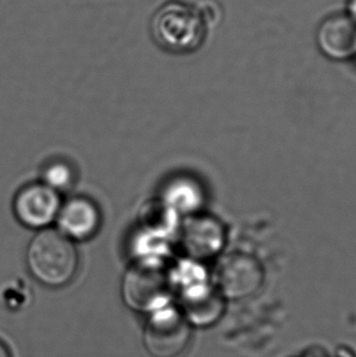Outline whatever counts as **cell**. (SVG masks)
<instances>
[{"label": "cell", "mask_w": 356, "mask_h": 357, "mask_svg": "<svg viewBox=\"0 0 356 357\" xmlns=\"http://www.w3.org/2000/svg\"><path fill=\"white\" fill-rule=\"evenodd\" d=\"M348 15L356 21V0H349L348 1Z\"/></svg>", "instance_id": "4fadbf2b"}, {"label": "cell", "mask_w": 356, "mask_h": 357, "mask_svg": "<svg viewBox=\"0 0 356 357\" xmlns=\"http://www.w3.org/2000/svg\"><path fill=\"white\" fill-rule=\"evenodd\" d=\"M0 357H11L9 349L6 348V345L1 342H0Z\"/></svg>", "instance_id": "5bb4252c"}, {"label": "cell", "mask_w": 356, "mask_h": 357, "mask_svg": "<svg viewBox=\"0 0 356 357\" xmlns=\"http://www.w3.org/2000/svg\"><path fill=\"white\" fill-rule=\"evenodd\" d=\"M58 229L71 241H88L94 237L101 225V210L87 197H73L61 204L59 210Z\"/></svg>", "instance_id": "52a82bcc"}, {"label": "cell", "mask_w": 356, "mask_h": 357, "mask_svg": "<svg viewBox=\"0 0 356 357\" xmlns=\"http://www.w3.org/2000/svg\"><path fill=\"white\" fill-rule=\"evenodd\" d=\"M27 266L31 275L49 288H61L75 278L78 252L71 239L59 229L44 228L29 243Z\"/></svg>", "instance_id": "7a4b0ae2"}, {"label": "cell", "mask_w": 356, "mask_h": 357, "mask_svg": "<svg viewBox=\"0 0 356 357\" xmlns=\"http://www.w3.org/2000/svg\"><path fill=\"white\" fill-rule=\"evenodd\" d=\"M194 189L192 182L188 179L171 181L163 193L164 203L175 211H191L199 202L198 192Z\"/></svg>", "instance_id": "8fae6325"}, {"label": "cell", "mask_w": 356, "mask_h": 357, "mask_svg": "<svg viewBox=\"0 0 356 357\" xmlns=\"http://www.w3.org/2000/svg\"><path fill=\"white\" fill-rule=\"evenodd\" d=\"M171 294V277L158 260L137 261L122 280V298L130 309L148 312L164 307Z\"/></svg>", "instance_id": "3957f363"}, {"label": "cell", "mask_w": 356, "mask_h": 357, "mask_svg": "<svg viewBox=\"0 0 356 357\" xmlns=\"http://www.w3.org/2000/svg\"><path fill=\"white\" fill-rule=\"evenodd\" d=\"M42 182L60 193L73 188L76 182V172L68 161L54 160L45 165L42 172Z\"/></svg>", "instance_id": "7c38bea8"}, {"label": "cell", "mask_w": 356, "mask_h": 357, "mask_svg": "<svg viewBox=\"0 0 356 357\" xmlns=\"http://www.w3.org/2000/svg\"><path fill=\"white\" fill-rule=\"evenodd\" d=\"M221 236V227L215 220L205 216H194L184 225L181 241L188 255L194 259H202L218 250Z\"/></svg>", "instance_id": "9c48e42d"}, {"label": "cell", "mask_w": 356, "mask_h": 357, "mask_svg": "<svg viewBox=\"0 0 356 357\" xmlns=\"http://www.w3.org/2000/svg\"><path fill=\"white\" fill-rule=\"evenodd\" d=\"M191 324L179 310L161 307L150 317L144 332V347L151 357H178L191 342Z\"/></svg>", "instance_id": "277c9868"}, {"label": "cell", "mask_w": 356, "mask_h": 357, "mask_svg": "<svg viewBox=\"0 0 356 357\" xmlns=\"http://www.w3.org/2000/svg\"><path fill=\"white\" fill-rule=\"evenodd\" d=\"M181 306L183 316L189 324L207 327L221 317L223 303L221 295L207 288H188L182 290Z\"/></svg>", "instance_id": "30bf717a"}, {"label": "cell", "mask_w": 356, "mask_h": 357, "mask_svg": "<svg viewBox=\"0 0 356 357\" xmlns=\"http://www.w3.org/2000/svg\"><path fill=\"white\" fill-rule=\"evenodd\" d=\"M215 8L187 0H166L149 20V34L155 45L166 53L183 55L195 52L207 38L216 19Z\"/></svg>", "instance_id": "6da1fadb"}, {"label": "cell", "mask_w": 356, "mask_h": 357, "mask_svg": "<svg viewBox=\"0 0 356 357\" xmlns=\"http://www.w3.org/2000/svg\"><path fill=\"white\" fill-rule=\"evenodd\" d=\"M264 272L255 257L231 252L218 261L215 268V282L220 294L230 299H242L254 294L260 288Z\"/></svg>", "instance_id": "5b68a950"}, {"label": "cell", "mask_w": 356, "mask_h": 357, "mask_svg": "<svg viewBox=\"0 0 356 357\" xmlns=\"http://www.w3.org/2000/svg\"><path fill=\"white\" fill-rule=\"evenodd\" d=\"M318 48L333 60H346L356 55V21L346 14L329 16L316 33Z\"/></svg>", "instance_id": "ba28073f"}, {"label": "cell", "mask_w": 356, "mask_h": 357, "mask_svg": "<svg viewBox=\"0 0 356 357\" xmlns=\"http://www.w3.org/2000/svg\"><path fill=\"white\" fill-rule=\"evenodd\" d=\"M61 204L58 192L43 182L27 184L15 197L14 213L24 227L44 229L57 220Z\"/></svg>", "instance_id": "8992f818"}]
</instances>
